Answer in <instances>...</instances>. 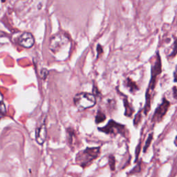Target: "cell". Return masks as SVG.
Here are the masks:
<instances>
[{
  "label": "cell",
  "instance_id": "cell-1",
  "mask_svg": "<svg viewBox=\"0 0 177 177\" xmlns=\"http://www.w3.org/2000/svg\"><path fill=\"white\" fill-rule=\"evenodd\" d=\"M100 153H101V148L99 147L86 148L77 154L75 163L82 168H85L98 158Z\"/></svg>",
  "mask_w": 177,
  "mask_h": 177
},
{
  "label": "cell",
  "instance_id": "cell-2",
  "mask_svg": "<svg viewBox=\"0 0 177 177\" xmlns=\"http://www.w3.org/2000/svg\"><path fill=\"white\" fill-rule=\"evenodd\" d=\"M73 102L79 111H84L93 107L96 105V98L93 93L81 92L77 93L74 96Z\"/></svg>",
  "mask_w": 177,
  "mask_h": 177
},
{
  "label": "cell",
  "instance_id": "cell-3",
  "mask_svg": "<svg viewBox=\"0 0 177 177\" xmlns=\"http://www.w3.org/2000/svg\"><path fill=\"white\" fill-rule=\"evenodd\" d=\"M162 72V62H161V58L160 56L159 52H156L155 61L154 62V64L152 66L151 69V79L149 83L148 89L147 90V91L150 93V91H152L154 89L156 86V80L158 76L161 74Z\"/></svg>",
  "mask_w": 177,
  "mask_h": 177
},
{
  "label": "cell",
  "instance_id": "cell-4",
  "mask_svg": "<svg viewBox=\"0 0 177 177\" xmlns=\"http://www.w3.org/2000/svg\"><path fill=\"white\" fill-rule=\"evenodd\" d=\"M98 130L100 132L107 133V134H112L114 136L117 134L125 136L127 132V129L125 125L116 122L113 120L109 121L106 126L103 127V128H99Z\"/></svg>",
  "mask_w": 177,
  "mask_h": 177
},
{
  "label": "cell",
  "instance_id": "cell-5",
  "mask_svg": "<svg viewBox=\"0 0 177 177\" xmlns=\"http://www.w3.org/2000/svg\"><path fill=\"white\" fill-rule=\"evenodd\" d=\"M69 39L64 33H58L53 35L50 39L49 48L53 52L58 51L61 48L67 45Z\"/></svg>",
  "mask_w": 177,
  "mask_h": 177
},
{
  "label": "cell",
  "instance_id": "cell-6",
  "mask_svg": "<svg viewBox=\"0 0 177 177\" xmlns=\"http://www.w3.org/2000/svg\"><path fill=\"white\" fill-rule=\"evenodd\" d=\"M169 105L170 103L168 100L163 98L161 104L158 106V107L156 108L154 113L152 121L154 123H157L161 121L163 118L165 116L167 112H168Z\"/></svg>",
  "mask_w": 177,
  "mask_h": 177
},
{
  "label": "cell",
  "instance_id": "cell-7",
  "mask_svg": "<svg viewBox=\"0 0 177 177\" xmlns=\"http://www.w3.org/2000/svg\"><path fill=\"white\" fill-rule=\"evenodd\" d=\"M18 43L22 47L31 49L35 44V38L32 33L29 32H24L19 36Z\"/></svg>",
  "mask_w": 177,
  "mask_h": 177
},
{
  "label": "cell",
  "instance_id": "cell-8",
  "mask_svg": "<svg viewBox=\"0 0 177 177\" xmlns=\"http://www.w3.org/2000/svg\"><path fill=\"white\" fill-rule=\"evenodd\" d=\"M46 138V125L45 120L43 121L41 125L38 126L35 130V140L39 145H43Z\"/></svg>",
  "mask_w": 177,
  "mask_h": 177
},
{
  "label": "cell",
  "instance_id": "cell-9",
  "mask_svg": "<svg viewBox=\"0 0 177 177\" xmlns=\"http://www.w3.org/2000/svg\"><path fill=\"white\" fill-rule=\"evenodd\" d=\"M125 85L131 93H135L139 89L138 85H136V83L135 82H133L132 80L130 79L129 78H128L125 80Z\"/></svg>",
  "mask_w": 177,
  "mask_h": 177
},
{
  "label": "cell",
  "instance_id": "cell-10",
  "mask_svg": "<svg viewBox=\"0 0 177 177\" xmlns=\"http://www.w3.org/2000/svg\"><path fill=\"white\" fill-rule=\"evenodd\" d=\"M123 102H124V106L125 108V115L128 117H131L132 115L133 114V112H134V109H133L132 106L129 103L128 101V98H127V96H124V98H123Z\"/></svg>",
  "mask_w": 177,
  "mask_h": 177
},
{
  "label": "cell",
  "instance_id": "cell-11",
  "mask_svg": "<svg viewBox=\"0 0 177 177\" xmlns=\"http://www.w3.org/2000/svg\"><path fill=\"white\" fill-rule=\"evenodd\" d=\"M150 107H151V96H150L149 92L147 91L145 94V104L144 109H143V112H144L145 115H148L150 110Z\"/></svg>",
  "mask_w": 177,
  "mask_h": 177
},
{
  "label": "cell",
  "instance_id": "cell-12",
  "mask_svg": "<svg viewBox=\"0 0 177 177\" xmlns=\"http://www.w3.org/2000/svg\"><path fill=\"white\" fill-rule=\"evenodd\" d=\"M106 120V116L105 115V113L102 112L101 111H98L97 112V114L95 118V122L96 124H100L102 122H104Z\"/></svg>",
  "mask_w": 177,
  "mask_h": 177
},
{
  "label": "cell",
  "instance_id": "cell-13",
  "mask_svg": "<svg viewBox=\"0 0 177 177\" xmlns=\"http://www.w3.org/2000/svg\"><path fill=\"white\" fill-rule=\"evenodd\" d=\"M152 139H153V133H151L148 136V139H147V141L145 142V144L144 145V148H143V152H144L145 153L147 152V150H148V149L149 148V145H151Z\"/></svg>",
  "mask_w": 177,
  "mask_h": 177
},
{
  "label": "cell",
  "instance_id": "cell-14",
  "mask_svg": "<svg viewBox=\"0 0 177 177\" xmlns=\"http://www.w3.org/2000/svg\"><path fill=\"white\" fill-rule=\"evenodd\" d=\"M109 165L112 171H114L116 168V159L113 155H110L109 157Z\"/></svg>",
  "mask_w": 177,
  "mask_h": 177
},
{
  "label": "cell",
  "instance_id": "cell-15",
  "mask_svg": "<svg viewBox=\"0 0 177 177\" xmlns=\"http://www.w3.org/2000/svg\"><path fill=\"white\" fill-rule=\"evenodd\" d=\"M141 118H142V113L141 110V111H139V112L137 113V114L134 117V119H133V125H134L135 127L138 126V125L141 121Z\"/></svg>",
  "mask_w": 177,
  "mask_h": 177
},
{
  "label": "cell",
  "instance_id": "cell-16",
  "mask_svg": "<svg viewBox=\"0 0 177 177\" xmlns=\"http://www.w3.org/2000/svg\"><path fill=\"white\" fill-rule=\"evenodd\" d=\"M141 171V163H138L134 168H133L131 171L129 172V174L132 175V174H138V172H140Z\"/></svg>",
  "mask_w": 177,
  "mask_h": 177
},
{
  "label": "cell",
  "instance_id": "cell-17",
  "mask_svg": "<svg viewBox=\"0 0 177 177\" xmlns=\"http://www.w3.org/2000/svg\"><path fill=\"white\" fill-rule=\"evenodd\" d=\"M177 54V39L176 38L174 40V49H173V51L170 53L169 55V57H175Z\"/></svg>",
  "mask_w": 177,
  "mask_h": 177
},
{
  "label": "cell",
  "instance_id": "cell-18",
  "mask_svg": "<svg viewBox=\"0 0 177 177\" xmlns=\"http://www.w3.org/2000/svg\"><path fill=\"white\" fill-rule=\"evenodd\" d=\"M0 113H1L2 115H4L6 113V106L2 100H0Z\"/></svg>",
  "mask_w": 177,
  "mask_h": 177
},
{
  "label": "cell",
  "instance_id": "cell-19",
  "mask_svg": "<svg viewBox=\"0 0 177 177\" xmlns=\"http://www.w3.org/2000/svg\"><path fill=\"white\" fill-rule=\"evenodd\" d=\"M49 75V71L46 69H42L41 70V77L42 78V79L45 80L47 76Z\"/></svg>",
  "mask_w": 177,
  "mask_h": 177
},
{
  "label": "cell",
  "instance_id": "cell-20",
  "mask_svg": "<svg viewBox=\"0 0 177 177\" xmlns=\"http://www.w3.org/2000/svg\"><path fill=\"white\" fill-rule=\"evenodd\" d=\"M97 52H98V54H97V58H99V56L101 55L102 53H103V49L102 47V46L101 44H98L97 46Z\"/></svg>",
  "mask_w": 177,
  "mask_h": 177
},
{
  "label": "cell",
  "instance_id": "cell-21",
  "mask_svg": "<svg viewBox=\"0 0 177 177\" xmlns=\"http://www.w3.org/2000/svg\"><path fill=\"white\" fill-rule=\"evenodd\" d=\"M141 143H140L139 145L136 147V160H135V162L137 161V160H138V156H139V154H140V150H141Z\"/></svg>",
  "mask_w": 177,
  "mask_h": 177
},
{
  "label": "cell",
  "instance_id": "cell-22",
  "mask_svg": "<svg viewBox=\"0 0 177 177\" xmlns=\"http://www.w3.org/2000/svg\"><path fill=\"white\" fill-rule=\"evenodd\" d=\"M174 81L177 83V65L176 66L174 71Z\"/></svg>",
  "mask_w": 177,
  "mask_h": 177
},
{
  "label": "cell",
  "instance_id": "cell-23",
  "mask_svg": "<svg viewBox=\"0 0 177 177\" xmlns=\"http://www.w3.org/2000/svg\"><path fill=\"white\" fill-rule=\"evenodd\" d=\"M172 91H173L174 98L177 100V88L176 87V86H174L172 89Z\"/></svg>",
  "mask_w": 177,
  "mask_h": 177
},
{
  "label": "cell",
  "instance_id": "cell-24",
  "mask_svg": "<svg viewBox=\"0 0 177 177\" xmlns=\"http://www.w3.org/2000/svg\"><path fill=\"white\" fill-rule=\"evenodd\" d=\"M2 116H3V115L2 114V113H0V120H1V119H2Z\"/></svg>",
  "mask_w": 177,
  "mask_h": 177
},
{
  "label": "cell",
  "instance_id": "cell-25",
  "mask_svg": "<svg viewBox=\"0 0 177 177\" xmlns=\"http://www.w3.org/2000/svg\"><path fill=\"white\" fill-rule=\"evenodd\" d=\"M2 2H4L5 0H2Z\"/></svg>",
  "mask_w": 177,
  "mask_h": 177
}]
</instances>
